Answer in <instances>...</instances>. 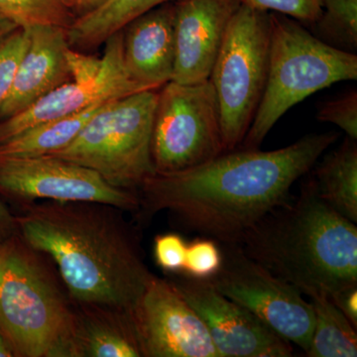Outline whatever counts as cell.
Here are the masks:
<instances>
[{"label":"cell","instance_id":"8","mask_svg":"<svg viewBox=\"0 0 357 357\" xmlns=\"http://www.w3.org/2000/svg\"><path fill=\"white\" fill-rule=\"evenodd\" d=\"M225 152L220 105L210 79L161 86L152 130L155 174L189 170Z\"/></svg>","mask_w":357,"mask_h":357},{"label":"cell","instance_id":"5","mask_svg":"<svg viewBox=\"0 0 357 357\" xmlns=\"http://www.w3.org/2000/svg\"><path fill=\"white\" fill-rule=\"evenodd\" d=\"M269 67L261 102L241 143L257 149L294 105L333 84L357 79L356 54L338 50L314 37L297 20L270 13Z\"/></svg>","mask_w":357,"mask_h":357},{"label":"cell","instance_id":"4","mask_svg":"<svg viewBox=\"0 0 357 357\" xmlns=\"http://www.w3.org/2000/svg\"><path fill=\"white\" fill-rule=\"evenodd\" d=\"M76 304L48 256L0 243V333L15 357H77Z\"/></svg>","mask_w":357,"mask_h":357},{"label":"cell","instance_id":"29","mask_svg":"<svg viewBox=\"0 0 357 357\" xmlns=\"http://www.w3.org/2000/svg\"><path fill=\"white\" fill-rule=\"evenodd\" d=\"M66 56L72 81L93 82L100 76L103 67L102 57L88 55L70 47L68 49Z\"/></svg>","mask_w":357,"mask_h":357},{"label":"cell","instance_id":"23","mask_svg":"<svg viewBox=\"0 0 357 357\" xmlns=\"http://www.w3.org/2000/svg\"><path fill=\"white\" fill-rule=\"evenodd\" d=\"M0 11L23 29L37 25L68 29L76 20L64 0H0Z\"/></svg>","mask_w":357,"mask_h":357},{"label":"cell","instance_id":"10","mask_svg":"<svg viewBox=\"0 0 357 357\" xmlns=\"http://www.w3.org/2000/svg\"><path fill=\"white\" fill-rule=\"evenodd\" d=\"M0 194L20 204L96 202L124 211L139 208L137 192L115 188L95 171L51 155L0 157Z\"/></svg>","mask_w":357,"mask_h":357},{"label":"cell","instance_id":"15","mask_svg":"<svg viewBox=\"0 0 357 357\" xmlns=\"http://www.w3.org/2000/svg\"><path fill=\"white\" fill-rule=\"evenodd\" d=\"M121 31L124 68L133 82L157 89L172 81L176 58L173 0L134 18Z\"/></svg>","mask_w":357,"mask_h":357},{"label":"cell","instance_id":"18","mask_svg":"<svg viewBox=\"0 0 357 357\" xmlns=\"http://www.w3.org/2000/svg\"><path fill=\"white\" fill-rule=\"evenodd\" d=\"M319 198L342 217L357 222V144L347 137L326 155L312 178Z\"/></svg>","mask_w":357,"mask_h":357},{"label":"cell","instance_id":"31","mask_svg":"<svg viewBox=\"0 0 357 357\" xmlns=\"http://www.w3.org/2000/svg\"><path fill=\"white\" fill-rule=\"evenodd\" d=\"M18 234L15 215L0 201V243Z\"/></svg>","mask_w":357,"mask_h":357},{"label":"cell","instance_id":"26","mask_svg":"<svg viewBox=\"0 0 357 357\" xmlns=\"http://www.w3.org/2000/svg\"><path fill=\"white\" fill-rule=\"evenodd\" d=\"M317 119L321 122L335 124L347 133V137L357 140L356 89L321 103Z\"/></svg>","mask_w":357,"mask_h":357},{"label":"cell","instance_id":"9","mask_svg":"<svg viewBox=\"0 0 357 357\" xmlns=\"http://www.w3.org/2000/svg\"><path fill=\"white\" fill-rule=\"evenodd\" d=\"M222 261L208 279L218 292L248 309L279 337L305 352L311 344V303L287 282L251 259L237 244L220 243Z\"/></svg>","mask_w":357,"mask_h":357},{"label":"cell","instance_id":"14","mask_svg":"<svg viewBox=\"0 0 357 357\" xmlns=\"http://www.w3.org/2000/svg\"><path fill=\"white\" fill-rule=\"evenodd\" d=\"M176 58L172 81H208L238 0H173Z\"/></svg>","mask_w":357,"mask_h":357},{"label":"cell","instance_id":"24","mask_svg":"<svg viewBox=\"0 0 357 357\" xmlns=\"http://www.w3.org/2000/svg\"><path fill=\"white\" fill-rule=\"evenodd\" d=\"M29 30L18 28L0 41V109L13 89L16 72L28 45Z\"/></svg>","mask_w":357,"mask_h":357},{"label":"cell","instance_id":"28","mask_svg":"<svg viewBox=\"0 0 357 357\" xmlns=\"http://www.w3.org/2000/svg\"><path fill=\"white\" fill-rule=\"evenodd\" d=\"M188 243L177 234H160L154 241V256L157 265L169 273L184 269Z\"/></svg>","mask_w":357,"mask_h":357},{"label":"cell","instance_id":"6","mask_svg":"<svg viewBox=\"0 0 357 357\" xmlns=\"http://www.w3.org/2000/svg\"><path fill=\"white\" fill-rule=\"evenodd\" d=\"M159 89L105 103L76 139L51 156L91 169L119 189L139 190L155 174L151 142Z\"/></svg>","mask_w":357,"mask_h":357},{"label":"cell","instance_id":"25","mask_svg":"<svg viewBox=\"0 0 357 357\" xmlns=\"http://www.w3.org/2000/svg\"><path fill=\"white\" fill-rule=\"evenodd\" d=\"M222 261L220 243L210 237H203L188 243L185 275L198 279H210L217 273Z\"/></svg>","mask_w":357,"mask_h":357},{"label":"cell","instance_id":"13","mask_svg":"<svg viewBox=\"0 0 357 357\" xmlns=\"http://www.w3.org/2000/svg\"><path fill=\"white\" fill-rule=\"evenodd\" d=\"M103 67L93 82L70 81L61 84L18 114L0 121V144L27 129L62 119L88 109L95 103L109 102L146 88L128 77L122 57V31L105 42Z\"/></svg>","mask_w":357,"mask_h":357},{"label":"cell","instance_id":"33","mask_svg":"<svg viewBox=\"0 0 357 357\" xmlns=\"http://www.w3.org/2000/svg\"><path fill=\"white\" fill-rule=\"evenodd\" d=\"M20 28L13 20L0 11V41Z\"/></svg>","mask_w":357,"mask_h":357},{"label":"cell","instance_id":"2","mask_svg":"<svg viewBox=\"0 0 357 357\" xmlns=\"http://www.w3.org/2000/svg\"><path fill=\"white\" fill-rule=\"evenodd\" d=\"M20 206L18 234L50 258L75 303L133 307L154 275L123 210L96 202Z\"/></svg>","mask_w":357,"mask_h":357},{"label":"cell","instance_id":"32","mask_svg":"<svg viewBox=\"0 0 357 357\" xmlns=\"http://www.w3.org/2000/svg\"><path fill=\"white\" fill-rule=\"evenodd\" d=\"M107 0H64L66 6L74 14L75 17L91 13L105 3Z\"/></svg>","mask_w":357,"mask_h":357},{"label":"cell","instance_id":"1","mask_svg":"<svg viewBox=\"0 0 357 357\" xmlns=\"http://www.w3.org/2000/svg\"><path fill=\"white\" fill-rule=\"evenodd\" d=\"M338 134H309L273 151L231 150L203 165L154 174L139 188L141 220L170 211L188 229L218 243L237 244L318 163Z\"/></svg>","mask_w":357,"mask_h":357},{"label":"cell","instance_id":"17","mask_svg":"<svg viewBox=\"0 0 357 357\" xmlns=\"http://www.w3.org/2000/svg\"><path fill=\"white\" fill-rule=\"evenodd\" d=\"M75 304L77 357H142L129 310Z\"/></svg>","mask_w":357,"mask_h":357},{"label":"cell","instance_id":"3","mask_svg":"<svg viewBox=\"0 0 357 357\" xmlns=\"http://www.w3.org/2000/svg\"><path fill=\"white\" fill-rule=\"evenodd\" d=\"M237 245L309 298L357 285L356 225L319 198L312 178L299 198L268 213Z\"/></svg>","mask_w":357,"mask_h":357},{"label":"cell","instance_id":"16","mask_svg":"<svg viewBox=\"0 0 357 357\" xmlns=\"http://www.w3.org/2000/svg\"><path fill=\"white\" fill-rule=\"evenodd\" d=\"M29 45L0 109V121L18 114L61 84L72 81L68 65L67 29L55 25L29 28Z\"/></svg>","mask_w":357,"mask_h":357},{"label":"cell","instance_id":"7","mask_svg":"<svg viewBox=\"0 0 357 357\" xmlns=\"http://www.w3.org/2000/svg\"><path fill=\"white\" fill-rule=\"evenodd\" d=\"M270 13L245 6L230 20L211 70L225 152L236 150L261 102L269 67Z\"/></svg>","mask_w":357,"mask_h":357},{"label":"cell","instance_id":"30","mask_svg":"<svg viewBox=\"0 0 357 357\" xmlns=\"http://www.w3.org/2000/svg\"><path fill=\"white\" fill-rule=\"evenodd\" d=\"M330 299L357 330V285L333 294Z\"/></svg>","mask_w":357,"mask_h":357},{"label":"cell","instance_id":"12","mask_svg":"<svg viewBox=\"0 0 357 357\" xmlns=\"http://www.w3.org/2000/svg\"><path fill=\"white\" fill-rule=\"evenodd\" d=\"M169 280L203 321L218 356H293L290 342L248 309L218 292L208 279L175 274Z\"/></svg>","mask_w":357,"mask_h":357},{"label":"cell","instance_id":"22","mask_svg":"<svg viewBox=\"0 0 357 357\" xmlns=\"http://www.w3.org/2000/svg\"><path fill=\"white\" fill-rule=\"evenodd\" d=\"M312 34L338 50H357V0H321V13Z\"/></svg>","mask_w":357,"mask_h":357},{"label":"cell","instance_id":"11","mask_svg":"<svg viewBox=\"0 0 357 357\" xmlns=\"http://www.w3.org/2000/svg\"><path fill=\"white\" fill-rule=\"evenodd\" d=\"M129 312L142 357H220L203 321L169 279L154 275Z\"/></svg>","mask_w":357,"mask_h":357},{"label":"cell","instance_id":"27","mask_svg":"<svg viewBox=\"0 0 357 357\" xmlns=\"http://www.w3.org/2000/svg\"><path fill=\"white\" fill-rule=\"evenodd\" d=\"M241 6L289 16L311 26L321 13V0H238Z\"/></svg>","mask_w":357,"mask_h":357},{"label":"cell","instance_id":"20","mask_svg":"<svg viewBox=\"0 0 357 357\" xmlns=\"http://www.w3.org/2000/svg\"><path fill=\"white\" fill-rule=\"evenodd\" d=\"M110 102V100H109ZM35 126L0 144V157H36L61 151L73 142L105 103Z\"/></svg>","mask_w":357,"mask_h":357},{"label":"cell","instance_id":"34","mask_svg":"<svg viewBox=\"0 0 357 357\" xmlns=\"http://www.w3.org/2000/svg\"><path fill=\"white\" fill-rule=\"evenodd\" d=\"M0 357H15L8 342H6L2 333H0Z\"/></svg>","mask_w":357,"mask_h":357},{"label":"cell","instance_id":"19","mask_svg":"<svg viewBox=\"0 0 357 357\" xmlns=\"http://www.w3.org/2000/svg\"><path fill=\"white\" fill-rule=\"evenodd\" d=\"M169 1L172 0H107L74 20L67 29L68 43L77 51L102 46L134 18Z\"/></svg>","mask_w":357,"mask_h":357},{"label":"cell","instance_id":"21","mask_svg":"<svg viewBox=\"0 0 357 357\" xmlns=\"http://www.w3.org/2000/svg\"><path fill=\"white\" fill-rule=\"evenodd\" d=\"M314 311L309 357H356V328L326 295L310 297Z\"/></svg>","mask_w":357,"mask_h":357}]
</instances>
